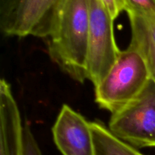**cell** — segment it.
I'll return each mask as SVG.
<instances>
[{"label":"cell","instance_id":"obj_6","mask_svg":"<svg viewBox=\"0 0 155 155\" xmlns=\"http://www.w3.org/2000/svg\"><path fill=\"white\" fill-rule=\"evenodd\" d=\"M58 149L63 155H95L91 122L64 104L52 127Z\"/></svg>","mask_w":155,"mask_h":155},{"label":"cell","instance_id":"obj_10","mask_svg":"<svg viewBox=\"0 0 155 155\" xmlns=\"http://www.w3.org/2000/svg\"><path fill=\"white\" fill-rule=\"evenodd\" d=\"M22 155H43L30 126H24Z\"/></svg>","mask_w":155,"mask_h":155},{"label":"cell","instance_id":"obj_2","mask_svg":"<svg viewBox=\"0 0 155 155\" xmlns=\"http://www.w3.org/2000/svg\"><path fill=\"white\" fill-rule=\"evenodd\" d=\"M151 79L149 64L139 50L129 45L120 51L107 75L95 86V100L114 114L137 98Z\"/></svg>","mask_w":155,"mask_h":155},{"label":"cell","instance_id":"obj_4","mask_svg":"<svg viewBox=\"0 0 155 155\" xmlns=\"http://www.w3.org/2000/svg\"><path fill=\"white\" fill-rule=\"evenodd\" d=\"M108 129L137 148L155 147V81L152 77L137 98L111 114Z\"/></svg>","mask_w":155,"mask_h":155},{"label":"cell","instance_id":"obj_11","mask_svg":"<svg viewBox=\"0 0 155 155\" xmlns=\"http://www.w3.org/2000/svg\"><path fill=\"white\" fill-rule=\"evenodd\" d=\"M101 2L114 21H115L123 12H126L127 9L126 0H101Z\"/></svg>","mask_w":155,"mask_h":155},{"label":"cell","instance_id":"obj_8","mask_svg":"<svg viewBox=\"0 0 155 155\" xmlns=\"http://www.w3.org/2000/svg\"><path fill=\"white\" fill-rule=\"evenodd\" d=\"M95 155H145L113 134L99 121L91 122Z\"/></svg>","mask_w":155,"mask_h":155},{"label":"cell","instance_id":"obj_5","mask_svg":"<svg viewBox=\"0 0 155 155\" xmlns=\"http://www.w3.org/2000/svg\"><path fill=\"white\" fill-rule=\"evenodd\" d=\"M89 33L86 77L97 86L119 56L114 33V20L101 0H89Z\"/></svg>","mask_w":155,"mask_h":155},{"label":"cell","instance_id":"obj_1","mask_svg":"<svg viewBox=\"0 0 155 155\" xmlns=\"http://www.w3.org/2000/svg\"><path fill=\"white\" fill-rule=\"evenodd\" d=\"M89 0H64L49 37L48 54L64 72L83 83L86 77Z\"/></svg>","mask_w":155,"mask_h":155},{"label":"cell","instance_id":"obj_7","mask_svg":"<svg viewBox=\"0 0 155 155\" xmlns=\"http://www.w3.org/2000/svg\"><path fill=\"white\" fill-rule=\"evenodd\" d=\"M24 126L12 91L0 92V155H22Z\"/></svg>","mask_w":155,"mask_h":155},{"label":"cell","instance_id":"obj_3","mask_svg":"<svg viewBox=\"0 0 155 155\" xmlns=\"http://www.w3.org/2000/svg\"><path fill=\"white\" fill-rule=\"evenodd\" d=\"M64 0H0V29L5 36L49 38Z\"/></svg>","mask_w":155,"mask_h":155},{"label":"cell","instance_id":"obj_9","mask_svg":"<svg viewBox=\"0 0 155 155\" xmlns=\"http://www.w3.org/2000/svg\"><path fill=\"white\" fill-rule=\"evenodd\" d=\"M127 14L155 16V0H126Z\"/></svg>","mask_w":155,"mask_h":155},{"label":"cell","instance_id":"obj_12","mask_svg":"<svg viewBox=\"0 0 155 155\" xmlns=\"http://www.w3.org/2000/svg\"><path fill=\"white\" fill-rule=\"evenodd\" d=\"M142 54L147 58L148 64H149L150 71H151V77L155 81V51H146V52L142 53Z\"/></svg>","mask_w":155,"mask_h":155}]
</instances>
